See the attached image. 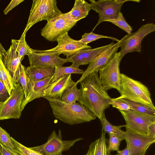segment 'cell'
<instances>
[{
    "label": "cell",
    "mask_w": 155,
    "mask_h": 155,
    "mask_svg": "<svg viewBox=\"0 0 155 155\" xmlns=\"http://www.w3.org/2000/svg\"><path fill=\"white\" fill-rule=\"evenodd\" d=\"M149 137L155 139V122L152 124L149 128Z\"/></svg>",
    "instance_id": "f35d334b"
},
{
    "label": "cell",
    "mask_w": 155,
    "mask_h": 155,
    "mask_svg": "<svg viewBox=\"0 0 155 155\" xmlns=\"http://www.w3.org/2000/svg\"><path fill=\"white\" fill-rule=\"evenodd\" d=\"M107 21L110 22L118 26L126 32L128 34L131 33L133 30L131 27L126 21L121 12L119 13L117 18L108 20Z\"/></svg>",
    "instance_id": "4dcf8cb0"
},
{
    "label": "cell",
    "mask_w": 155,
    "mask_h": 155,
    "mask_svg": "<svg viewBox=\"0 0 155 155\" xmlns=\"http://www.w3.org/2000/svg\"><path fill=\"white\" fill-rule=\"evenodd\" d=\"M84 71L79 68H74L71 66L68 67L55 66L53 77L50 84L54 82L64 75L72 74H82Z\"/></svg>",
    "instance_id": "83f0119b"
},
{
    "label": "cell",
    "mask_w": 155,
    "mask_h": 155,
    "mask_svg": "<svg viewBox=\"0 0 155 155\" xmlns=\"http://www.w3.org/2000/svg\"><path fill=\"white\" fill-rule=\"evenodd\" d=\"M101 121L102 127V131L108 134L111 133L116 134L120 137L122 141L124 140V131L121 130V128L125 127V125L118 126L112 125L106 118L104 112L103 114Z\"/></svg>",
    "instance_id": "484cf974"
},
{
    "label": "cell",
    "mask_w": 155,
    "mask_h": 155,
    "mask_svg": "<svg viewBox=\"0 0 155 155\" xmlns=\"http://www.w3.org/2000/svg\"><path fill=\"white\" fill-rule=\"evenodd\" d=\"M78 21L71 18L68 12L62 13L47 21L41 30V35L48 41H56L61 35L68 33Z\"/></svg>",
    "instance_id": "5b68a950"
},
{
    "label": "cell",
    "mask_w": 155,
    "mask_h": 155,
    "mask_svg": "<svg viewBox=\"0 0 155 155\" xmlns=\"http://www.w3.org/2000/svg\"><path fill=\"white\" fill-rule=\"evenodd\" d=\"M56 41L58 45L55 47L45 50L33 49L37 53H53L63 54L66 57L73 54L78 51L85 49H90L91 47L87 45L75 40L70 37L66 33L59 37Z\"/></svg>",
    "instance_id": "7c38bea8"
},
{
    "label": "cell",
    "mask_w": 155,
    "mask_h": 155,
    "mask_svg": "<svg viewBox=\"0 0 155 155\" xmlns=\"http://www.w3.org/2000/svg\"><path fill=\"white\" fill-rule=\"evenodd\" d=\"M105 134L102 131L101 137L90 144L85 155H116L108 153L107 150V140Z\"/></svg>",
    "instance_id": "ffe728a7"
},
{
    "label": "cell",
    "mask_w": 155,
    "mask_h": 155,
    "mask_svg": "<svg viewBox=\"0 0 155 155\" xmlns=\"http://www.w3.org/2000/svg\"><path fill=\"white\" fill-rule=\"evenodd\" d=\"M119 111L125 121L126 129L149 137V127L155 122V117L140 114L131 110Z\"/></svg>",
    "instance_id": "8fae6325"
},
{
    "label": "cell",
    "mask_w": 155,
    "mask_h": 155,
    "mask_svg": "<svg viewBox=\"0 0 155 155\" xmlns=\"http://www.w3.org/2000/svg\"><path fill=\"white\" fill-rule=\"evenodd\" d=\"M0 143L8 148L14 153L18 154L9 134L0 127Z\"/></svg>",
    "instance_id": "836d02e7"
},
{
    "label": "cell",
    "mask_w": 155,
    "mask_h": 155,
    "mask_svg": "<svg viewBox=\"0 0 155 155\" xmlns=\"http://www.w3.org/2000/svg\"><path fill=\"white\" fill-rule=\"evenodd\" d=\"M109 44L93 49L81 50L73 54L66 57V59L72 63L71 65L79 68L81 65L89 64L102 51L106 48Z\"/></svg>",
    "instance_id": "2e32d148"
},
{
    "label": "cell",
    "mask_w": 155,
    "mask_h": 155,
    "mask_svg": "<svg viewBox=\"0 0 155 155\" xmlns=\"http://www.w3.org/2000/svg\"><path fill=\"white\" fill-rule=\"evenodd\" d=\"M9 96L7 90L0 79V101L3 102Z\"/></svg>",
    "instance_id": "d590c367"
},
{
    "label": "cell",
    "mask_w": 155,
    "mask_h": 155,
    "mask_svg": "<svg viewBox=\"0 0 155 155\" xmlns=\"http://www.w3.org/2000/svg\"><path fill=\"white\" fill-rule=\"evenodd\" d=\"M2 57L5 68L15 80L17 70L23 58L18 56L17 52L12 45Z\"/></svg>",
    "instance_id": "d6986e66"
},
{
    "label": "cell",
    "mask_w": 155,
    "mask_h": 155,
    "mask_svg": "<svg viewBox=\"0 0 155 155\" xmlns=\"http://www.w3.org/2000/svg\"><path fill=\"white\" fill-rule=\"evenodd\" d=\"M75 83L71 78V74L63 76L48 85L44 91L45 96L61 99L64 91Z\"/></svg>",
    "instance_id": "ac0fdd59"
},
{
    "label": "cell",
    "mask_w": 155,
    "mask_h": 155,
    "mask_svg": "<svg viewBox=\"0 0 155 155\" xmlns=\"http://www.w3.org/2000/svg\"><path fill=\"white\" fill-rule=\"evenodd\" d=\"M90 4L84 0H75L73 7L68 12L70 17L79 21L85 18L91 10Z\"/></svg>",
    "instance_id": "7402d4cb"
},
{
    "label": "cell",
    "mask_w": 155,
    "mask_h": 155,
    "mask_svg": "<svg viewBox=\"0 0 155 155\" xmlns=\"http://www.w3.org/2000/svg\"><path fill=\"white\" fill-rule=\"evenodd\" d=\"M110 104L113 107L118 109L119 110L127 111L131 110L130 107L128 104L120 100L112 98Z\"/></svg>",
    "instance_id": "e575fe53"
},
{
    "label": "cell",
    "mask_w": 155,
    "mask_h": 155,
    "mask_svg": "<svg viewBox=\"0 0 155 155\" xmlns=\"http://www.w3.org/2000/svg\"><path fill=\"white\" fill-rule=\"evenodd\" d=\"M24 97L22 87L16 84L9 97L0 105V120L19 119L22 112L21 107Z\"/></svg>",
    "instance_id": "9c48e42d"
},
{
    "label": "cell",
    "mask_w": 155,
    "mask_h": 155,
    "mask_svg": "<svg viewBox=\"0 0 155 155\" xmlns=\"http://www.w3.org/2000/svg\"><path fill=\"white\" fill-rule=\"evenodd\" d=\"M155 31V25L153 23L143 25L134 33L125 35L121 39L120 44V59L122 60L128 53L141 51V43L143 38L149 34Z\"/></svg>",
    "instance_id": "52a82bcc"
},
{
    "label": "cell",
    "mask_w": 155,
    "mask_h": 155,
    "mask_svg": "<svg viewBox=\"0 0 155 155\" xmlns=\"http://www.w3.org/2000/svg\"><path fill=\"white\" fill-rule=\"evenodd\" d=\"M28 76L27 68L21 63L17 70L15 78L17 84H19L22 87L25 94V97L28 93Z\"/></svg>",
    "instance_id": "cb8c5ba5"
},
{
    "label": "cell",
    "mask_w": 155,
    "mask_h": 155,
    "mask_svg": "<svg viewBox=\"0 0 155 155\" xmlns=\"http://www.w3.org/2000/svg\"><path fill=\"white\" fill-rule=\"evenodd\" d=\"M0 155H2V153H1L0 151Z\"/></svg>",
    "instance_id": "7bdbcfd3"
},
{
    "label": "cell",
    "mask_w": 155,
    "mask_h": 155,
    "mask_svg": "<svg viewBox=\"0 0 155 155\" xmlns=\"http://www.w3.org/2000/svg\"><path fill=\"white\" fill-rule=\"evenodd\" d=\"M24 0H12L3 11L5 15L7 14L13 8L24 1Z\"/></svg>",
    "instance_id": "8d00e7d4"
},
{
    "label": "cell",
    "mask_w": 155,
    "mask_h": 155,
    "mask_svg": "<svg viewBox=\"0 0 155 155\" xmlns=\"http://www.w3.org/2000/svg\"><path fill=\"white\" fill-rule=\"evenodd\" d=\"M82 139V138H79L72 140H63L59 129L58 134L53 130L47 141L44 144L30 148L43 155H62L63 152L69 150L76 143Z\"/></svg>",
    "instance_id": "ba28073f"
},
{
    "label": "cell",
    "mask_w": 155,
    "mask_h": 155,
    "mask_svg": "<svg viewBox=\"0 0 155 155\" xmlns=\"http://www.w3.org/2000/svg\"><path fill=\"white\" fill-rule=\"evenodd\" d=\"M124 135L130 155H137L155 142V139L137 134L127 129L124 131Z\"/></svg>",
    "instance_id": "9a60e30c"
},
{
    "label": "cell",
    "mask_w": 155,
    "mask_h": 155,
    "mask_svg": "<svg viewBox=\"0 0 155 155\" xmlns=\"http://www.w3.org/2000/svg\"><path fill=\"white\" fill-rule=\"evenodd\" d=\"M2 102L0 101V105L1 104Z\"/></svg>",
    "instance_id": "ee69618b"
},
{
    "label": "cell",
    "mask_w": 155,
    "mask_h": 155,
    "mask_svg": "<svg viewBox=\"0 0 155 155\" xmlns=\"http://www.w3.org/2000/svg\"><path fill=\"white\" fill-rule=\"evenodd\" d=\"M91 9L94 11L99 15L97 23L93 31L103 21L117 18L121 12L124 3L127 1H132L139 2L138 0H90Z\"/></svg>",
    "instance_id": "30bf717a"
},
{
    "label": "cell",
    "mask_w": 155,
    "mask_h": 155,
    "mask_svg": "<svg viewBox=\"0 0 155 155\" xmlns=\"http://www.w3.org/2000/svg\"><path fill=\"white\" fill-rule=\"evenodd\" d=\"M149 147H146L144 150L141 151L140 153L137 155H145L146 152Z\"/></svg>",
    "instance_id": "b9f144b4"
},
{
    "label": "cell",
    "mask_w": 155,
    "mask_h": 155,
    "mask_svg": "<svg viewBox=\"0 0 155 155\" xmlns=\"http://www.w3.org/2000/svg\"><path fill=\"white\" fill-rule=\"evenodd\" d=\"M53 77L52 75L35 81H31L28 79V93L22 101L21 107L22 111L28 103L35 99L45 96L44 91L50 84Z\"/></svg>",
    "instance_id": "e0dca14e"
},
{
    "label": "cell",
    "mask_w": 155,
    "mask_h": 155,
    "mask_svg": "<svg viewBox=\"0 0 155 155\" xmlns=\"http://www.w3.org/2000/svg\"><path fill=\"white\" fill-rule=\"evenodd\" d=\"M11 139L18 155H43L39 152L27 147L11 137Z\"/></svg>",
    "instance_id": "f546056e"
},
{
    "label": "cell",
    "mask_w": 155,
    "mask_h": 155,
    "mask_svg": "<svg viewBox=\"0 0 155 155\" xmlns=\"http://www.w3.org/2000/svg\"><path fill=\"white\" fill-rule=\"evenodd\" d=\"M119 100L128 104L130 107L131 110L140 114L155 117V110L142 104L126 99Z\"/></svg>",
    "instance_id": "f1b7e54d"
},
{
    "label": "cell",
    "mask_w": 155,
    "mask_h": 155,
    "mask_svg": "<svg viewBox=\"0 0 155 155\" xmlns=\"http://www.w3.org/2000/svg\"><path fill=\"white\" fill-rule=\"evenodd\" d=\"M119 52H116L107 64L99 70L100 82L107 91L116 89L120 93L121 84V76L119 66L121 61Z\"/></svg>",
    "instance_id": "8992f818"
},
{
    "label": "cell",
    "mask_w": 155,
    "mask_h": 155,
    "mask_svg": "<svg viewBox=\"0 0 155 155\" xmlns=\"http://www.w3.org/2000/svg\"><path fill=\"white\" fill-rule=\"evenodd\" d=\"M98 72L92 73L80 83L81 94L78 102L101 121L112 98L101 84Z\"/></svg>",
    "instance_id": "6da1fadb"
},
{
    "label": "cell",
    "mask_w": 155,
    "mask_h": 155,
    "mask_svg": "<svg viewBox=\"0 0 155 155\" xmlns=\"http://www.w3.org/2000/svg\"><path fill=\"white\" fill-rule=\"evenodd\" d=\"M116 155H130V153L129 149L126 146L124 149L117 151Z\"/></svg>",
    "instance_id": "ab89813d"
},
{
    "label": "cell",
    "mask_w": 155,
    "mask_h": 155,
    "mask_svg": "<svg viewBox=\"0 0 155 155\" xmlns=\"http://www.w3.org/2000/svg\"><path fill=\"white\" fill-rule=\"evenodd\" d=\"M55 67L42 68L29 66L27 68L29 80L32 81H39L53 75Z\"/></svg>",
    "instance_id": "44dd1931"
},
{
    "label": "cell",
    "mask_w": 155,
    "mask_h": 155,
    "mask_svg": "<svg viewBox=\"0 0 155 155\" xmlns=\"http://www.w3.org/2000/svg\"><path fill=\"white\" fill-rule=\"evenodd\" d=\"M6 52V51L0 42V53L2 56L5 54Z\"/></svg>",
    "instance_id": "60d3db41"
},
{
    "label": "cell",
    "mask_w": 155,
    "mask_h": 155,
    "mask_svg": "<svg viewBox=\"0 0 155 155\" xmlns=\"http://www.w3.org/2000/svg\"><path fill=\"white\" fill-rule=\"evenodd\" d=\"M121 39L114 43L113 42L104 50L101 52L89 64L87 68L84 71L80 78L73 86H77L85 78L92 73L98 72L104 68L109 62L114 54L120 48Z\"/></svg>",
    "instance_id": "4fadbf2b"
},
{
    "label": "cell",
    "mask_w": 155,
    "mask_h": 155,
    "mask_svg": "<svg viewBox=\"0 0 155 155\" xmlns=\"http://www.w3.org/2000/svg\"><path fill=\"white\" fill-rule=\"evenodd\" d=\"M49 102L53 114L56 118L69 125L89 122L96 117L80 103L70 104L59 98L45 96L43 97Z\"/></svg>",
    "instance_id": "7a4b0ae2"
},
{
    "label": "cell",
    "mask_w": 155,
    "mask_h": 155,
    "mask_svg": "<svg viewBox=\"0 0 155 155\" xmlns=\"http://www.w3.org/2000/svg\"><path fill=\"white\" fill-rule=\"evenodd\" d=\"M81 91L77 86H73L65 90L63 93L61 100L66 103L72 104L79 101L81 97Z\"/></svg>",
    "instance_id": "4316f807"
},
{
    "label": "cell",
    "mask_w": 155,
    "mask_h": 155,
    "mask_svg": "<svg viewBox=\"0 0 155 155\" xmlns=\"http://www.w3.org/2000/svg\"><path fill=\"white\" fill-rule=\"evenodd\" d=\"M107 38L114 41H118L117 38L106 36L99 35L93 33L92 32L84 33L82 36V38L78 40L80 42L87 45L88 43L101 38Z\"/></svg>",
    "instance_id": "1f68e13d"
},
{
    "label": "cell",
    "mask_w": 155,
    "mask_h": 155,
    "mask_svg": "<svg viewBox=\"0 0 155 155\" xmlns=\"http://www.w3.org/2000/svg\"><path fill=\"white\" fill-rule=\"evenodd\" d=\"M121 84L120 96L115 100L125 99L139 103L155 110L151 94L147 87L139 81L121 74Z\"/></svg>",
    "instance_id": "3957f363"
},
{
    "label": "cell",
    "mask_w": 155,
    "mask_h": 155,
    "mask_svg": "<svg viewBox=\"0 0 155 155\" xmlns=\"http://www.w3.org/2000/svg\"><path fill=\"white\" fill-rule=\"evenodd\" d=\"M109 144L107 146V150L108 153H110L112 151H117L120 150L119 147L122 141L120 137L116 134L110 133Z\"/></svg>",
    "instance_id": "d6a6232c"
},
{
    "label": "cell",
    "mask_w": 155,
    "mask_h": 155,
    "mask_svg": "<svg viewBox=\"0 0 155 155\" xmlns=\"http://www.w3.org/2000/svg\"><path fill=\"white\" fill-rule=\"evenodd\" d=\"M56 0H33L22 37L34 24L42 21H48L63 13L58 8Z\"/></svg>",
    "instance_id": "277c9868"
},
{
    "label": "cell",
    "mask_w": 155,
    "mask_h": 155,
    "mask_svg": "<svg viewBox=\"0 0 155 155\" xmlns=\"http://www.w3.org/2000/svg\"><path fill=\"white\" fill-rule=\"evenodd\" d=\"M58 54L53 53L33 52L28 55L30 66L42 68L62 66L69 62L66 58L59 57Z\"/></svg>",
    "instance_id": "5bb4252c"
},
{
    "label": "cell",
    "mask_w": 155,
    "mask_h": 155,
    "mask_svg": "<svg viewBox=\"0 0 155 155\" xmlns=\"http://www.w3.org/2000/svg\"><path fill=\"white\" fill-rule=\"evenodd\" d=\"M0 151L2 155H18L13 153L10 149L0 143Z\"/></svg>",
    "instance_id": "74e56055"
},
{
    "label": "cell",
    "mask_w": 155,
    "mask_h": 155,
    "mask_svg": "<svg viewBox=\"0 0 155 155\" xmlns=\"http://www.w3.org/2000/svg\"><path fill=\"white\" fill-rule=\"evenodd\" d=\"M25 35L20 38L19 40L12 39V45L16 51L18 56L24 58L25 56L28 55L33 51L27 43L25 40Z\"/></svg>",
    "instance_id": "d4e9b609"
},
{
    "label": "cell",
    "mask_w": 155,
    "mask_h": 155,
    "mask_svg": "<svg viewBox=\"0 0 155 155\" xmlns=\"http://www.w3.org/2000/svg\"><path fill=\"white\" fill-rule=\"evenodd\" d=\"M2 58V55L0 53V79L6 87L10 95L17 83L5 68Z\"/></svg>",
    "instance_id": "603a6c76"
}]
</instances>
